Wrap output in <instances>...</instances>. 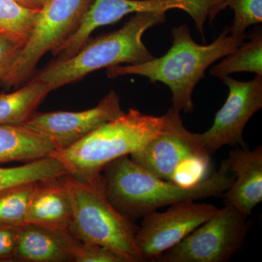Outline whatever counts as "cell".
I'll return each instance as SVG.
<instances>
[{
    "label": "cell",
    "instance_id": "obj_1",
    "mask_svg": "<svg viewBox=\"0 0 262 262\" xmlns=\"http://www.w3.org/2000/svg\"><path fill=\"white\" fill-rule=\"evenodd\" d=\"M171 35V47L163 56L140 64L110 67L106 75L110 79L139 75L151 83L161 82L171 92V107L179 113H192L193 91L207 69L239 47L247 34L234 37L225 27L213 42L203 46L193 39L187 24H181L172 29Z\"/></svg>",
    "mask_w": 262,
    "mask_h": 262
},
{
    "label": "cell",
    "instance_id": "obj_2",
    "mask_svg": "<svg viewBox=\"0 0 262 262\" xmlns=\"http://www.w3.org/2000/svg\"><path fill=\"white\" fill-rule=\"evenodd\" d=\"M103 171L108 199L132 221L179 202L223 195L234 181L233 176L229 174L227 160L222 161L213 175L192 187H184L151 175L134 163L129 155L113 160Z\"/></svg>",
    "mask_w": 262,
    "mask_h": 262
},
{
    "label": "cell",
    "instance_id": "obj_3",
    "mask_svg": "<svg viewBox=\"0 0 262 262\" xmlns=\"http://www.w3.org/2000/svg\"><path fill=\"white\" fill-rule=\"evenodd\" d=\"M166 13H135L121 28L90 37L75 55L53 61L29 81L47 84L53 91L101 69L150 61L155 56L144 45L143 36L149 29L165 23Z\"/></svg>",
    "mask_w": 262,
    "mask_h": 262
},
{
    "label": "cell",
    "instance_id": "obj_4",
    "mask_svg": "<svg viewBox=\"0 0 262 262\" xmlns=\"http://www.w3.org/2000/svg\"><path fill=\"white\" fill-rule=\"evenodd\" d=\"M165 117H157L130 108L103 124L74 145L52 152L67 174L89 179L101 174L113 160L144 147L161 131Z\"/></svg>",
    "mask_w": 262,
    "mask_h": 262
},
{
    "label": "cell",
    "instance_id": "obj_5",
    "mask_svg": "<svg viewBox=\"0 0 262 262\" xmlns=\"http://www.w3.org/2000/svg\"><path fill=\"white\" fill-rule=\"evenodd\" d=\"M62 182L72 204L70 232L83 242L110 248L125 262H142L136 236L139 227L120 213L108 199L102 174L80 179L65 174Z\"/></svg>",
    "mask_w": 262,
    "mask_h": 262
},
{
    "label": "cell",
    "instance_id": "obj_6",
    "mask_svg": "<svg viewBox=\"0 0 262 262\" xmlns=\"http://www.w3.org/2000/svg\"><path fill=\"white\" fill-rule=\"evenodd\" d=\"M227 0H93L75 32L52 53L64 60L75 55L96 29L113 24L127 15L181 10L192 18L204 38V26L225 10Z\"/></svg>",
    "mask_w": 262,
    "mask_h": 262
},
{
    "label": "cell",
    "instance_id": "obj_7",
    "mask_svg": "<svg viewBox=\"0 0 262 262\" xmlns=\"http://www.w3.org/2000/svg\"><path fill=\"white\" fill-rule=\"evenodd\" d=\"M93 0H49L38 14L29 40L20 50L1 84L18 87L30 80L39 60L72 34Z\"/></svg>",
    "mask_w": 262,
    "mask_h": 262
},
{
    "label": "cell",
    "instance_id": "obj_8",
    "mask_svg": "<svg viewBox=\"0 0 262 262\" xmlns=\"http://www.w3.org/2000/svg\"><path fill=\"white\" fill-rule=\"evenodd\" d=\"M247 218L225 205L155 261H228L242 248L248 231Z\"/></svg>",
    "mask_w": 262,
    "mask_h": 262
},
{
    "label": "cell",
    "instance_id": "obj_9",
    "mask_svg": "<svg viewBox=\"0 0 262 262\" xmlns=\"http://www.w3.org/2000/svg\"><path fill=\"white\" fill-rule=\"evenodd\" d=\"M194 201L179 202L163 213L155 211L143 217L136 241L144 261H156L218 209L212 205Z\"/></svg>",
    "mask_w": 262,
    "mask_h": 262
},
{
    "label": "cell",
    "instance_id": "obj_10",
    "mask_svg": "<svg viewBox=\"0 0 262 262\" xmlns=\"http://www.w3.org/2000/svg\"><path fill=\"white\" fill-rule=\"evenodd\" d=\"M229 90L228 96L215 114L212 126L198 134L200 142L210 155L224 146L246 148L244 131L246 124L262 108V76L244 82L230 76L221 79Z\"/></svg>",
    "mask_w": 262,
    "mask_h": 262
},
{
    "label": "cell",
    "instance_id": "obj_11",
    "mask_svg": "<svg viewBox=\"0 0 262 262\" xmlns=\"http://www.w3.org/2000/svg\"><path fill=\"white\" fill-rule=\"evenodd\" d=\"M164 117L165 124L159 134L130 158L148 173L172 182L174 172L184 160L210 154L202 146L198 134L184 127L179 112L170 107Z\"/></svg>",
    "mask_w": 262,
    "mask_h": 262
},
{
    "label": "cell",
    "instance_id": "obj_12",
    "mask_svg": "<svg viewBox=\"0 0 262 262\" xmlns=\"http://www.w3.org/2000/svg\"><path fill=\"white\" fill-rule=\"evenodd\" d=\"M124 113L120 96L115 91H110L96 106L89 110L35 113L24 125L47 137L56 151L74 145Z\"/></svg>",
    "mask_w": 262,
    "mask_h": 262
},
{
    "label": "cell",
    "instance_id": "obj_13",
    "mask_svg": "<svg viewBox=\"0 0 262 262\" xmlns=\"http://www.w3.org/2000/svg\"><path fill=\"white\" fill-rule=\"evenodd\" d=\"M227 164L236 180L223 196L224 203L234 207L246 216L262 201V147L231 150Z\"/></svg>",
    "mask_w": 262,
    "mask_h": 262
},
{
    "label": "cell",
    "instance_id": "obj_14",
    "mask_svg": "<svg viewBox=\"0 0 262 262\" xmlns=\"http://www.w3.org/2000/svg\"><path fill=\"white\" fill-rule=\"evenodd\" d=\"M77 241L68 230L25 224L20 227L14 261L73 262Z\"/></svg>",
    "mask_w": 262,
    "mask_h": 262
},
{
    "label": "cell",
    "instance_id": "obj_15",
    "mask_svg": "<svg viewBox=\"0 0 262 262\" xmlns=\"http://www.w3.org/2000/svg\"><path fill=\"white\" fill-rule=\"evenodd\" d=\"M72 221V204L61 177L38 182L29 201L25 224L69 231Z\"/></svg>",
    "mask_w": 262,
    "mask_h": 262
},
{
    "label": "cell",
    "instance_id": "obj_16",
    "mask_svg": "<svg viewBox=\"0 0 262 262\" xmlns=\"http://www.w3.org/2000/svg\"><path fill=\"white\" fill-rule=\"evenodd\" d=\"M54 150L47 137L26 125H0V164L29 163L49 156Z\"/></svg>",
    "mask_w": 262,
    "mask_h": 262
},
{
    "label": "cell",
    "instance_id": "obj_17",
    "mask_svg": "<svg viewBox=\"0 0 262 262\" xmlns=\"http://www.w3.org/2000/svg\"><path fill=\"white\" fill-rule=\"evenodd\" d=\"M51 92L47 84L32 81L13 92H0V125H24Z\"/></svg>",
    "mask_w": 262,
    "mask_h": 262
},
{
    "label": "cell",
    "instance_id": "obj_18",
    "mask_svg": "<svg viewBox=\"0 0 262 262\" xmlns=\"http://www.w3.org/2000/svg\"><path fill=\"white\" fill-rule=\"evenodd\" d=\"M248 41L243 42L232 53L222 58L210 70V75L222 79L234 73L249 72L262 76V29L256 25L247 34Z\"/></svg>",
    "mask_w": 262,
    "mask_h": 262
},
{
    "label": "cell",
    "instance_id": "obj_19",
    "mask_svg": "<svg viewBox=\"0 0 262 262\" xmlns=\"http://www.w3.org/2000/svg\"><path fill=\"white\" fill-rule=\"evenodd\" d=\"M67 173L61 162L52 155L20 166L0 167V191L18 184L58 178Z\"/></svg>",
    "mask_w": 262,
    "mask_h": 262
},
{
    "label": "cell",
    "instance_id": "obj_20",
    "mask_svg": "<svg viewBox=\"0 0 262 262\" xmlns=\"http://www.w3.org/2000/svg\"><path fill=\"white\" fill-rule=\"evenodd\" d=\"M39 12L24 8L15 0H0V34L24 48L34 29Z\"/></svg>",
    "mask_w": 262,
    "mask_h": 262
},
{
    "label": "cell",
    "instance_id": "obj_21",
    "mask_svg": "<svg viewBox=\"0 0 262 262\" xmlns=\"http://www.w3.org/2000/svg\"><path fill=\"white\" fill-rule=\"evenodd\" d=\"M37 182L18 184L0 191V225L21 227Z\"/></svg>",
    "mask_w": 262,
    "mask_h": 262
},
{
    "label": "cell",
    "instance_id": "obj_22",
    "mask_svg": "<svg viewBox=\"0 0 262 262\" xmlns=\"http://www.w3.org/2000/svg\"><path fill=\"white\" fill-rule=\"evenodd\" d=\"M234 12V20L229 34L234 37L246 34L251 26L262 23V0H227V8Z\"/></svg>",
    "mask_w": 262,
    "mask_h": 262
},
{
    "label": "cell",
    "instance_id": "obj_23",
    "mask_svg": "<svg viewBox=\"0 0 262 262\" xmlns=\"http://www.w3.org/2000/svg\"><path fill=\"white\" fill-rule=\"evenodd\" d=\"M209 155H194L182 162L174 172L172 182L192 187L208 178Z\"/></svg>",
    "mask_w": 262,
    "mask_h": 262
},
{
    "label": "cell",
    "instance_id": "obj_24",
    "mask_svg": "<svg viewBox=\"0 0 262 262\" xmlns=\"http://www.w3.org/2000/svg\"><path fill=\"white\" fill-rule=\"evenodd\" d=\"M73 262L125 261L118 253L110 248L78 239L74 251Z\"/></svg>",
    "mask_w": 262,
    "mask_h": 262
},
{
    "label": "cell",
    "instance_id": "obj_25",
    "mask_svg": "<svg viewBox=\"0 0 262 262\" xmlns=\"http://www.w3.org/2000/svg\"><path fill=\"white\" fill-rule=\"evenodd\" d=\"M20 227L0 225V262L14 261Z\"/></svg>",
    "mask_w": 262,
    "mask_h": 262
},
{
    "label": "cell",
    "instance_id": "obj_26",
    "mask_svg": "<svg viewBox=\"0 0 262 262\" xmlns=\"http://www.w3.org/2000/svg\"><path fill=\"white\" fill-rule=\"evenodd\" d=\"M22 48L20 45L0 34V84Z\"/></svg>",
    "mask_w": 262,
    "mask_h": 262
},
{
    "label": "cell",
    "instance_id": "obj_27",
    "mask_svg": "<svg viewBox=\"0 0 262 262\" xmlns=\"http://www.w3.org/2000/svg\"><path fill=\"white\" fill-rule=\"evenodd\" d=\"M15 1L24 8L40 11L49 0H15Z\"/></svg>",
    "mask_w": 262,
    "mask_h": 262
}]
</instances>
